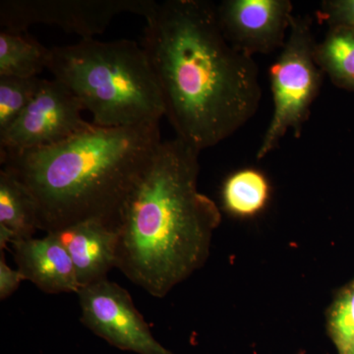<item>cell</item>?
<instances>
[{
	"mask_svg": "<svg viewBox=\"0 0 354 354\" xmlns=\"http://www.w3.org/2000/svg\"><path fill=\"white\" fill-rule=\"evenodd\" d=\"M146 21L141 46L176 138L201 152L255 115L262 97L259 70L253 57L225 38L214 4L157 2Z\"/></svg>",
	"mask_w": 354,
	"mask_h": 354,
	"instance_id": "obj_1",
	"label": "cell"
},
{
	"mask_svg": "<svg viewBox=\"0 0 354 354\" xmlns=\"http://www.w3.org/2000/svg\"><path fill=\"white\" fill-rule=\"evenodd\" d=\"M200 153L178 138L162 141L118 216L116 268L153 297L201 269L221 221L198 190Z\"/></svg>",
	"mask_w": 354,
	"mask_h": 354,
	"instance_id": "obj_2",
	"label": "cell"
},
{
	"mask_svg": "<svg viewBox=\"0 0 354 354\" xmlns=\"http://www.w3.org/2000/svg\"><path fill=\"white\" fill-rule=\"evenodd\" d=\"M162 142L160 122L93 124L57 145L0 157L34 198L39 230L50 234L90 220L116 230L125 200Z\"/></svg>",
	"mask_w": 354,
	"mask_h": 354,
	"instance_id": "obj_3",
	"label": "cell"
},
{
	"mask_svg": "<svg viewBox=\"0 0 354 354\" xmlns=\"http://www.w3.org/2000/svg\"><path fill=\"white\" fill-rule=\"evenodd\" d=\"M48 69L92 113L97 127L160 122L165 115L152 67L136 41L82 39L55 46Z\"/></svg>",
	"mask_w": 354,
	"mask_h": 354,
	"instance_id": "obj_4",
	"label": "cell"
},
{
	"mask_svg": "<svg viewBox=\"0 0 354 354\" xmlns=\"http://www.w3.org/2000/svg\"><path fill=\"white\" fill-rule=\"evenodd\" d=\"M315 38L308 17L293 15L281 55L270 68L274 113L257 158L279 146L288 130L299 137L320 92L323 71L316 62Z\"/></svg>",
	"mask_w": 354,
	"mask_h": 354,
	"instance_id": "obj_5",
	"label": "cell"
},
{
	"mask_svg": "<svg viewBox=\"0 0 354 354\" xmlns=\"http://www.w3.org/2000/svg\"><path fill=\"white\" fill-rule=\"evenodd\" d=\"M153 0H2L1 29L27 31L34 24L55 25L82 39L106 31L114 17L128 12L146 18Z\"/></svg>",
	"mask_w": 354,
	"mask_h": 354,
	"instance_id": "obj_6",
	"label": "cell"
},
{
	"mask_svg": "<svg viewBox=\"0 0 354 354\" xmlns=\"http://www.w3.org/2000/svg\"><path fill=\"white\" fill-rule=\"evenodd\" d=\"M84 108L64 84L46 80L38 94L6 131L0 133V153H21L57 145L92 127Z\"/></svg>",
	"mask_w": 354,
	"mask_h": 354,
	"instance_id": "obj_7",
	"label": "cell"
},
{
	"mask_svg": "<svg viewBox=\"0 0 354 354\" xmlns=\"http://www.w3.org/2000/svg\"><path fill=\"white\" fill-rule=\"evenodd\" d=\"M77 295L84 325L111 346L137 354H176L155 339L129 293L118 283L104 279Z\"/></svg>",
	"mask_w": 354,
	"mask_h": 354,
	"instance_id": "obj_8",
	"label": "cell"
},
{
	"mask_svg": "<svg viewBox=\"0 0 354 354\" xmlns=\"http://www.w3.org/2000/svg\"><path fill=\"white\" fill-rule=\"evenodd\" d=\"M216 11L225 38L251 57L283 48L293 17L290 0H225Z\"/></svg>",
	"mask_w": 354,
	"mask_h": 354,
	"instance_id": "obj_9",
	"label": "cell"
},
{
	"mask_svg": "<svg viewBox=\"0 0 354 354\" xmlns=\"http://www.w3.org/2000/svg\"><path fill=\"white\" fill-rule=\"evenodd\" d=\"M11 245L17 270L39 290L53 295L77 293L80 290L68 251L55 232L43 239L17 241Z\"/></svg>",
	"mask_w": 354,
	"mask_h": 354,
	"instance_id": "obj_10",
	"label": "cell"
},
{
	"mask_svg": "<svg viewBox=\"0 0 354 354\" xmlns=\"http://www.w3.org/2000/svg\"><path fill=\"white\" fill-rule=\"evenodd\" d=\"M55 234L68 251L80 288L106 279L118 266V232L108 223L81 221Z\"/></svg>",
	"mask_w": 354,
	"mask_h": 354,
	"instance_id": "obj_11",
	"label": "cell"
},
{
	"mask_svg": "<svg viewBox=\"0 0 354 354\" xmlns=\"http://www.w3.org/2000/svg\"><path fill=\"white\" fill-rule=\"evenodd\" d=\"M39 230L38 207L30 191L12 172L0 171V248L34 237Z\"/></svg>",
	"mask_w": 354,
	"mask_h": 354,
	"instance_id": "obj_12",
	"label": "cell"
},
{
	"mask_svg": "<svg viewBox=\"0 0 354 354\" xmlns=\"http://www.w3.org/2000/svg\"><path fill=\"white\" fill-rule=\"evenodd\" d=\"M51 50L27 31H0V76L32 78L48 69Z\"/></svg>",
	"mask_w": 354,
	"mask_h": 354,
	"instance_id": "obj_13",
	"label": "cell"
},
{
	"mask_svg": "<svg viewBox=\"0 0 354 354\" xmlns=\"http://www.w3.org/2000/svg\"><path fill=\"white\" fill-rule=\"evenodd\" d=\"M317 64L337 87L354 92V29L330 27L320 44H316Z\"/></svg>",
	"mask_w": 354,
	"mask_h": 354,
	"instance_id": "obj_14",
	"label": "cell"
},
{
	"mask_svg": "<svg viewBox=\"0 0 354 354\" xmlns=\"http://www.w3.org/2000/svg\"><path fill=\"white\" fill-rule=\"evenodd\" d=\"M269 194V183L262 172L253 169H241L225 180L223 205L232 215L248 218L264 209Z\"/></svg>",
	"mask_w": 354,
	"mask_h": 354,
	"instance_id": "obj_15",
	"label": "cell"
},
{
	"mask_svg": "<svg viewBox=\"0 0 354 354\" xmlns=\"http://www.w3.org/2000/svg\"><path fill=\"white\" fill-rule=\"evenodd\" d=\"M44 79L0 76V133L17 120L38 94Z\"/></svg>",
	"mask_w": 354,
	"mask_h": 354,
	"instance_id": "obj_16",
	"label": "cell"
},
{
	"mask_svg": "<svg viewBox=\"0 0 354 354\" xmlns=\"http://www.w3.org/2000/svg\"><path fill=\"white\" fill-rule=\"evenodd\" d=\"M328 325L337 353L351 354L354 348V283L335 300Z\"/></svg>",
	"mask_w": 354,
	"mask_h": 354,
	"instance_id": "obj_17",
	"label": "cell"
},
{
	"mask_svg": "<svg viewBox=\"0 0 354 354\" xmlns=\"http://www.w3.org/2000/svg\"><path fill=\"white\" fill-rule=\"evenodd\" d=\"M318 15L330 27L344 26L354 29V0H326L321 3Z\"/></svg>",
	"mask_w": 354,
	"mask_h": 354,
	"instance_id": "obj_18",
	"label": "cell"
},
{
	"mask_svg": "<svg viewBox=\"0 0 354 354\" xmlns=\"http://www.w3.org/2000/svg\"><path fill=\"white\" fill-rule=\"evenodd\" d=\"M26 281L19 270H14L7 264L3 251L0 252V299L6 300L19 288L20 283Z\"/></svg>",
	"mask_w": 354,
	"mask_h": 354,
	"instance_id": "obj_19",
	"label": "cell"
},
{
	"mask_svg": "<svg viewBox=\"0 0 354 354\" xmlns=\"http://www.w3.org/2000/svg\"><path fill=\"white\" fill-rule=\"evenodd\" d=\"M351 354H354V348L353 349V351H351Z\"/></svg>",
	"mask_w": 354,
	"mask_h": 354,
	"instance_id": "obj_20",
	"label": "cell"
}]
</instances>
